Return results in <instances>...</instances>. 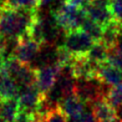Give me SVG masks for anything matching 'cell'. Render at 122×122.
Returning a JSON list of instances; mask_svg holds the SVG:
<instances>
[{"label": "cell", "instance_id": "cell-1", "mask_svg": "<svg viewBox=\"0 0 122 122\" xmlns=\"http://www.w3.org/2000/svg\"><path fill=\"white\" fill-rule=\"evenodd\" d=\"M51 15L61 30L64 32H70L81 29L82 21L86 17V12L85 9L74 8L61 2L56 9H51Z\"/></svg>", "mask_w": 122, "mask_h": 122}, {"label": "cell", "instance_id": "cell-2", "mask_svg": "<svg viewBox=\"0 0 122 122\" xmlns=\"http://www.w3.org/2000/svg\"><path fill=\"white\" fill-rule=\"evenodd\" d=\"M96 43L93 38L81 29L65 32L63 46L74 57H86Z\"/></svg>", "mask_w": 122, "mask_h": 122}, {"label": "cell", "instance_id": "cell-3", "mask_svg": "<svg viewBox=\"0 0 122 122\" xmlns=\"http://www.w3.org/2000/svg\"><path fill=\"white\" fill-rule=\"evenodd\" d=\"M44 98L38 86L30 85L26 86H21L18 95V103L20 110L35 115H39L44 110Z\"/></svg>", "mask_w": 122, "mask_h": 122}, {"label": "cell", "instance_id": "cell-4", "mask_svg": "<svg viewBox=\"0 0 122 122\" xmlns=\"http://www.w3.org/2000/svg\"><path fill=\"white\" fill-rule=\"evenodd\" d=\"M105 86H107L97 78L79 79L76 81L75 95L81 98L86 104L93 105L96 101L106 98L108 92H105Z\"/></svg>", "mask_w": 122, "mask_h": 122}, {"label": "cell", "instance_id": "cell-5", "mask_svg": "<svg viewBox=\"0 0 122 122\" xmlns=\"http://www.w3.org/2000/svg\"><path fill=\"white\" fill-rule=\"evenodd\" d=\"M42 46L34 41L28 33L16 39L11 55L22 63L30 64L41 52Z\"/></svg>", "mask_w": 122, "mask_h": 122}, {"label": "cell", "instance_id": "cell-6", "mask_svg": "<svg viewBox=\"0 0 122 122\" xmlns=\"http://www.w3.org/2000/svg\"><path fill=\"white\" fill-rule=\"evenodd\" d=\"M61 71V67L57 63L42 65L41 67L35 68L36 75V86L42 95L46 96L57 82Z\"/></svg>", "mask_w": 122, "mask_h": 122}, {"label": "cell", "instance_id": "cell-7", "mask_svg": "<svg viewBox=\"0 0 122 122\" xmlns=\"http://www.w3.org/2000/svg\"><path fill=\"white\" fill-rule=\"evenodd\" d=\"M96 78L110 87L118 86L122 83V69L105 62L99 65Z\"/></svg>", "mask_w": 122, "mask_h": 122}, {"label": "cell", "instance_id": "cell-8", "mask_svg": "<svg viewBox=\"0 0 122 122\" xmlns=\"http://www.w3.org/2000/svg\"><path fill=\"white\" fill-rule=\"evenodd\" d=\"M86 103L74 94L64 98L58 106L65 114L67 119H71V118H77L81 116L86 111Z\"/></svg>", "mask_w": 122, "mask_h": 122}, {"label": "cell", "instance_id": "cell-9", "mask_svg": "<svg viewBox=\"0 0 122 122\" xmlns=\"http://www.w3.org/2000/svg\"><path fill=\"white\" fill-rule=\"evenodd\" d=\"M92 111L97 122L107 121L116 117V108L108 102L106 98H102L92 105Z\"/></svg>", "mask_w": 122, "mask_h": 122}, {"label": "cell", "instance_id": "cell-10", "mask_svg": "<svg viewBox=\"0 0 122 122\" xmlns=\"http://www.w3.org/2000/svg\"><path fill=\"white\" fill-rule=\"evenodd\" d=\"M20 112V107L17 99L0 100V117L6 122H15Z\"/></svg>", "mask_w": 122, "mask_h": 122}, {"label": "cell", "instance_id": "cell-11", "mask_svg": "<svg viewBox=\"0 0 122 122\" xmlns=\"http://www.w3.org/2000/svg\"><path fill=\"white\" fill-rule=\"evenodd\" d=\"M20 86L11 77H0V100L17 99Z\"/></svg>", "mask_w": 122, "mask_h": 122}, {"label": "cell", "instance_id": "cell-12", "mask_svg": "<svg viewBox=\"0 0 122 122\" xmlns=\"http://www.w3.org/2000/svg\"><path fill=\"white\" fill-rule=\"evenodd\" d=\"M110 50L102 42H96L86 57L91 62L97 64V65H101V64L107 62Z\"/></svg>", "mask_w": 122, "mask_h": 122}, {"label": "cell", "instance_id": "cell-13", "mask_svg": "<svg viewBox=\"0 0 122 122\" xmlns=\"http://www.w3.org/2000/svg\"><path fill=\"white\" fill-rule=\"evenodd\" d=\"M81 29L86 32L87 35H90L96 42H100L102 37H103V32H104V28L99 25L98 22L93 20L86 15L85 20L82 21Z\"/></svg>", "mask_w": 122, "mask_h": 122}, {"label": "cell", "instance_id": "cell-14", "mask_svg": "<svg viewBox=\"0 0 122 122\" xmlns=\"http://www.w3.org/2000/svg\"><path fill=\"white\" fill-rule=\"evenodd\" d=\"M39 122H68L67 117L59 108V106L48 109L41 116H37Z\"/></svg>", "mask_w": 122, "mask_h": 122}, {"label": "cell", "instance_id": "cell-15", "mask_svg": "<svg viewBox=\"0 0 122 122\" xmlns=\"http://www.w3.org/2000/svg\"><path fill=\"white\" fill-rule=\"evenodd\" d=\"M113 16L116 20L122 21V0H112L110 4Z\"/></svg>", "mask_w": 122, "mask_h": 122}, {"label": "cell", "instance_id": "cell-16", "mask_svg": "<svg viewBox=\"0 0 122 122\" xmlns=\"http://www.w3.org/2000/svg\"><path fill=\"white\" fill-rule=\"evenodd\" d=\"M68 122H97V120L94 116L93 111L92 112L85 111L81 116H79L77 118H71V119H68Z\"/></svg>", "mask_w": 122, "mask_h": 122}, {"label": "cell", "instance_id": "cell-17", "mask_svg": "<svg viewBox=\"0 0 122 122\" xmlns=\"http://www.w3.org/2000/svg\"><path fill=\"white\" fill-rule=\"evenodd\" d=\"M5 52H6V46H0V68H1L3 62L5 60Z\"/></svg>", "mask_w": 122, "mask_h": 122}, {"label": "cell", "instance_id": "cell-18", "mask_svg": "<svg viewBox=\"0 0 122 122\" xmlns=\"http://www.w3.org/2000/svg\"><path fill=\"white\" fill-rule=\"evenodd\" d=\"M116 117L122 121V104L116 107Z\"/></svg>", "mask_w": 122, "mask_h": 122}, {"label": "cell", "instance_id": "cell-19", "mask_svg": "<svg viewBox=\"0 0 122 122\" xmlns=\"http://www.w3.org/2000/svg\"><path fill=\"white\" fill-rule=\"evenodd\" d=\"M37 1H38V4H39V7H41V6L50 4V3L53 2L54 0H37Z\"/></svg>", "mask_w": 122, "mask_h": 122}, {"label": "cell", "instance_id": "cell-20", "mask_svg": "<svg viewBox=\"0 0 122 122\" xmlns=\"http://www.w3.org/2000/svg\"><path fill=\"white\" fill-rule=\"evenodd\" d=\"M102 122H122L119 118H117V117H115V118H113V119H110V120H107V121H102Z\"/></svg>", "mask_w": 122, "mask_h": 122}, {"label": "cell", "instance_id": "cell-21", "mask_svg": "<svg viewBox=\"0 0 122 122\" xmlns=\"http://www.w3.org/2000/svg\"><path fill=\"white\" fill-rule=\"evenodd\" d=\"M0 122H6V121H5L4 119H2V118H1V117H0Z\"/></svg>", "mask_w": 122, "mask_h": 122}, {"label": "cell", "instance_id": "cell-22", "mask_svg": "<svg viewBox=\"0 0 122 122\" xmlns=\"http://www.w3.org/2000/svg\"><path fill=\"white\" fill-rule=\"evenodd\" d=\"M86 1H87V2H91V1H93V0H86Z\"/></svg>", "mask_w": 122, "mask_h": 122}]
</instances>
